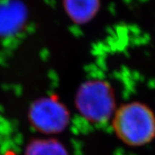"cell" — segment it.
<instances>
[{"label":"cell","instance_id":"3","mask_svg":"<svg viewBox=\"0 0 155 155\" xmlns=\"http://www.w3.org/2000/svg\"><path fill=\"white\" fill-rule=\"evenodd\" d=\"M31 124L38 131L56 134L67 127L69 113L67 108L53 98H42L34 103L29 110Z\"/></svg>","mask_w":155,"mask_h":155},{"label":"cell","instance_id":"1","mask_svg":"<svg viewBox=\"0 0 155 155\" xmlns=\"http://www.w3.org/2000/svg\"><path fill=\"white\" fill-rule=\"evenodd\" d=\"M114 132L129 147H142L155 138V115L150 107L138 101L117 109L112 116Z\"/></svg>","mask_w":155,"mask_h":155},{"label":"cell","instance_id":"4","mask_svg":"<svg viewBox=\"0 0 155 155\" xmlns=\"http://www.w3.org/2000/svg\"><path fill=\"white\" fill-rule=\"evenodd\" d=\"M26 155H67V150L54 140H37L28 145Z\"/></svg>","mask_w":155,"mask_h":155},{"label":"cell","instance_id":"2","mask_svg":"<svg viewBox=\"0 0 155 155\" xmlns=\"http://www.w3.org/2000/svg\"><path fill=\"white\" fill-rule=\"evenodd\" d=\"M76 105L79 113L89 122L104 123L116 111L114 91L104 80L88 81L78 91Z\"/></svg>","mask_w":155,"mask_h":155}]
</instances>
